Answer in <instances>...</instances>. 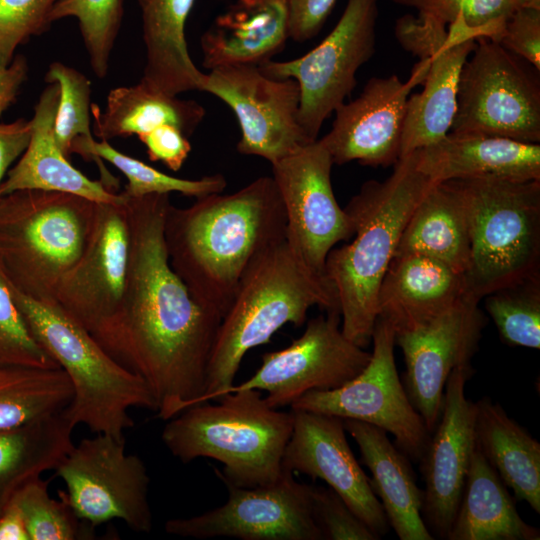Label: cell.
I'll return each mask as SVG.
<instances>
[{
	"label": "cell",
	"instance_id": "1",
	"mask_svg": "<svg viewBox=\"0 0 540 540\" xmlns=\"http://www.w3.org/2000/svg\"><path fill=\"white\" fill-rule=\"evenodd\" d=\"M126 197L130 248L125 288L114 317L92 336L146 382L157 417L169 420L204 395L222 316L201 304L169 263L164 240L169 194Z\"/></svg>",
	"mask_w": 540,
	"mask_h": 540
},
{
	"label": "cell",
	"instance_id": "2",
	"mask_svg": "<svg viewBox=\"0 0 540 540\" xmlns=\"http://www.w3.org/2000/svg\"><path fill=\"white\" fill-rule=\"evenodd\" d=\"M286 227L277 185L263 176L231 194L197 198L189 207L170 203L164 240L173 271L201 304L223 318L244 274L287 238Z\"/></svg>",
	"mask_w": 540,
	"mask_h": 540
},
{
	"label": "cell",
	"instance_id": "3",
	"mask_svg": "<svg viewBox=\"0 0 540 540\" xmlns=\"http://www.w3.org/2000/svg\"><path fill=\"white\" fill-rule=\"evenodd\" d=\"M384 181L369 180L344 210L353 239L327 255L324 273L335 290L343 334L364 348L370 344L378 316L382 280L395 256L412 211L437 182L421 173L416 154L401 157Z\"/></svg>",
	"mask_w": 540,
	"mask_h": 540
},
{
	"label": "cell",
	"instance_id": "4",
	"mask_svg": "<svg viewBox=\"0 0 540 540\" xmlns=\"http://www.w3.org/2000/svg\"><path fill=\"white\" fill-rule=\"evenodd\" d=\"M313 306L340 312L330 282L311 269L286 238L259 256L240 281L220 323L199 403L225 394L245 354L268 343L284 325H303Z\"/></svg>",
	"mask_w": 540,
	"mask_h": 540
},
{
	"label": "cell",
	"instance_id": "5",
	"mask_svg": "<svg viewBox=\"0 0 540 540\" xmlns=\"http://www.w3.org/2000/svg\"><path fill=\"white\" fill-rule=\"evenodd\" d=\"M218 403L193 405L170 418L161 439L183 463L211 458L223 464L224 484L255 487L276 481L293 429V413L270 407L261 391L221 395Z\"/></svg>",
	"mask_w": 540,
	"mask_h": 540
},
{
	"label": "cell",
	"instance_id": "6",
	"mask_svg": "<svg viewBox=\"0 0 540 540\" xmlns=\"http://www.w3.org/2000/svg\"><path fill=\"white\" fill-rule=\"evenodd\" d=\"M5 284L33 338L68 376L73 397L65 415L74 427L124 438L134 425L131 408L156 412L146 382L113 359L56 303L38 301Z\"/></svg>",
	"mask_w": 540,
	"mask_h": 540
},
{
	"label": "cell",
	"instance_id": "7",
	"mask_svg": "<svg viewBox=\"0 0 540 540\" xmlns=\"http://www.w3.org/2000/svg\"><path fill=\"white\" fill-rule=\"evenodd\" d=\"M95 208L96 202L57 191L0 196V278L28 297L55 303L86 245Z\"/></svg>",
	"mask_w": 540,
	"mask_h": 540
},
{
	"label": "cell",
	"instance_id": "8",
	"mask_svg": "<svg viewBox=\"0 0 540 540\" xmlns=\"http://www.w3.org/2000/svg\"><path fill=\"white\" fill-rule=\"evenodd\" d=\"M450 181L462 196L469 222L467 294L481 300L540 275V180L490 176Z\"/></svg>",
	"mask_w": 540,
	"mask_h": 540
},
{
	"label": "cell",
	"instance_id": "9",
	"mask_svg": "<svg viewBox=\"0 0 540 540\" xmlns=\"http://www.w3.org/2000/svg\"><path fill=\"white\" fill-rule=\"evenodd\" d=\"M449 132L539 143V70L499 43L477 39L460 73Z\"/></svg>",
	"mask_w": 540,
	"mask_h": 540
},
{
	"label": "cell",
	"instance_id": "10",
	"mask_svg": "<svg viewBox=\"0 0 540 540\" xmlns=\"http://www.w3.org/2000/svg\"><path fill=\"white\" fill-rule=\"evenodd\" d=\"M378 0H347L331 32L305 55L258 65L275 79L292 78L300 88L298 122L310 141L351 95L356 73L375 53Z\"/></svg>",
	"mask_w": 540,
	"mask_h": 540
},
{
	"label": "cell",
	"instance_id": "11",
	"mask_svg": "<svg viewBox=\"0 0 540 540\" xmlns=\"http://www.w3.org/2000/svg\"><path fill=\"white\" fill-rule=\"evenodd\" d=\"M77 518L93 528L112 520L149 533L153 518L150 477L143 460L126 452L125 438L99 433L83 438L54 469Z\"/></svg>",
	"mask_w": 540,
	"mask_h": 540
},
{
	"label": "cell",
	"instance_id": "12",
	"mask_svg": "<svg viewBox=\"0 0 540 540\" xmlns=\"http://www.w3.org/2000/svg\"><path fill=\"white\" fill-rule=\"evenodd\" d=\"M371 342L370 361L356 377L336 389L308 392L290 408L375 425L391 433L396 446L408 458L419 462L431 433L399 378L394 356L395 330L380 316Z\"/></svg>",
	"mask_w": 540,
	"mask_h": 540
},
{
	"label": "cell",
	"instance_id": "13",
	"mask_svg": "<svg viewBox=\"0 0 540 540\" xmlns=\"http://www.w3.org/2000/svg\"><path fill=\"white\" fill-rule=\"evenodd\" d=\"M226 502L188 518L169 519L165 532L208 539L323 540L312 505V485L296 481L283 469L273 483L255 487L225 484Z\"/></svg>",
	"mask_w": 540,
	"mask_h": 540
},
{
	"label": "cell",
	"instance_id": "14",
	"mask_svg": "<svg viewBox=\"0 0 540 540\" xmlns=\"http://www.w3.org/2000/svg\"><path fill=\"white\" fill-rule=\"evenodd\" d=\"M340 323L338 311L309 320L299 338L284 349L263 354L258 370L226 393L248 389L266 392V403L280 409L308 392L343 386L366 367L371 352L350 341Z\"/></svg>",
	"mask_w": 540,
	"mask_h": 540
},
{
	"label": "cell",
	"instance_id": "15",
	"mask_svg": "<svg viewBox=\"0 0 540 540\" xmlns=\"http://www.w3.org/2000/svg\"><path fill=\"white\" fill-rule=\"evenodd\" d=\"M201 91L234 112L241 131L236 146L240 154L273 165L313 142L298 122L300 88L292 78L268 77L256 65H227L210 70Z\"/></svg>",
	"mask_w": 540,
	"mask_h": 540
},
{
	"label": "cell",
	"instance_id": "16",
	"mask_svg": "<svg viewBox=\"0 0 540 540\" xmlns=\"http://www.w3.org/2000/svg\"><path fill=\"white\" fill-rule=\"evenodd\" d=\"M333 165L319 139L272 165L286 214L287 241L311 269L324 276L328 253L353 236L350 217L332 189Z\"/></svg>",
	"mask_w": 540,
	"mask_h": 540
},
{
	"label": "cell",
	"instance_id": "17",
	"mask_svg": "<svg viewBox=\"0 0 540 540\" xmlns=\"http://www.w3.org/2000/svg\"><path fill=\"white\" fill-rule=\"evenodd\" d=\"M480 300L466 294L449 310L416 329L395 333L404 355L403 386L430 433L441 415L450 373L471 367L486 317Z\"/></svg>",
	"mask_w": 540,
	"mask_h": 540
},
{
	"label": "cell",
	"instance_id": "18",
	"mask_svg": "<svg viewBox=\"0 0 540 540\" xmlns=\"http://www.w3.org/2000/svg\"><path fill=\"white\" fill-rule=\"evenodd\" d=\"M126 202L96 203L86 245L57 290L55 303L91 335L114 317L123 296L130 248Z\"/></svg>",
	"mask_w": 540,
	"mask_h": 540
},
{
	"label": "cell",
	"instance_id": "19",
	"mask_svg": "<svg viewBox=\"0 0 540 540\" xmlns=\"http://www.w3.org/2000/svg\"><path fill=\"white\" fill-rule=\"evenodd\" d=\"M429 65L430 57L420 59L406 82L395 74L372 77L357 98L337 107L330 131L319 139L334 164L388 167L397 162L407 101Z\"/></svg>",
	"mask_w": 540,
	"mask_h": 540
},
{
	"label": "cell",
	"instance_id": "20",
	"mask_svg": "<svg viewBox=\"0 0 540 540\" xmlns=\"http://www.w3.org/2000/svg\"><path fill=\"white\" fill-rule=\"evenodd\" d=\"M473 373L472 366L450 373L440 418L419 460L425 482L421 514L434 538L447 539L476 445V406L465 395Z\"/></svg>",
	"mask_w": 540,
	"mask_h": 540
},
{
	"label": "cell",
	"instance_id": "21",
	"mask_svg": "<svg viewBox=\"0 0 540 540\" xmlns=\"http://www.w3.org/2000/svg\"><path fill=\"white\" fill-rule=\"evenodd\" d=\"M291 411L293 429L283 454V469L325 481L375 535L384 536L389 523L348 444L343 419Z\"/></svg>",
	"mask_w": 540,
	"mask_h": 540
},
{
	"label": "cell",
	"instance_id": "22",
	"mask_svg": "<svg viewBox=\"0 0 540 540\" xmlns=\"http://www.w3.org/2000/svg\"><path fill=\"white\" fill-rule=\"evenodd\" d=\"M59 86L48 83L34 106L27 148L8 171L0 196L22 189H39L78 195L96 203L124 204L127 197L109 190L100 180H91L76 169L59 149L54 121Z\"/></svg>",
	"mask_w": 540,
	"mask_h": 540
},
{
	"label": "cell",
	"instance_id": "23",
	"mask_svg": "<svg viewBox=\"0 0 540 540\" xmlns=\"http://www.w3.org/2000/svg\"><path fill=\"white\" fill-rule=\"evenodd\" d=\"M466 294L464 275L446 264L420 254L395 255L378 292V316L395 333L409 331L440 316Z\"/></svg>",
	"mask_w": 540,
	"mask_h": 540
},
{
	"label": "cell",
	"instance_id": "24",
	"mask_svg": "<svg viewBox=\"0 0 540 540\" xmlns=\"http://www.w3.org/2000/svg\"><path fill=\"white\" fill-rule=\"evenodd\" d=\"M417 169L434 182L499 177L540 180V144L449 132L415 151Z\"/></svg>",
	"mask_w": 540,
	"mask_h": 540
},
{
	"label": "cell",
	"instance_id": "25",
	"mask_svg": "<svg viewBox=\"0 0 540 540\" xmlns=\"http://www.w3.org/2000/svg\"><path fill=\"white\" fill-rule=\"evenodd\" d=\"M288 38V0H237L201 36L202 65L258 66L280 53Z\"/></svg>",
	"mask_w": 540,
	"mask_h": 540
},
{
	"label": "cell",
	"instance_id": "26",
	"mask_svg": "<svg viewBox=\"0 0 540 540\" xmlns=\"http://www.w3.org/2000/svg\"><path fill=\"white\" fill-rule=\"evenodd\" d=\"M343 424L358 445L362 462L372 475L371 489L398 538L435 539L422 518L423 490L416 483L409 458L391 443L385 430L354 419H343Z\"/></svg>",
	"mask_w": 540,
	"mask_h": 540
},
{
	"label": "cell",
	"instance_id": "27",
	"mask_svg": "<svg viewBox=\"0 0 540 540\" xmlns=\"http://www.w3.org/2000/svg\"><path fill=\"white\" fill-rule=\"evenodd\" d=\"M195 0H137L145 66L140 82L168 95L201 91L205 73L193 63L185 26Z\"/></svg>",
	"mask_w": 540,
	"mask_h": 540
},
{
	"label": "cell",
	"instance_id": "28",
	"mask_svg": "<svg viewBox=\"0 0 540 540\" xmlns=\"http://www.w3.org/2000/svg\"><path fill=\"white\" fill-rule=\"evenodd\" d=\"M475 443L515 500L540 513V443L489 397L475 402Z\"/></svg>",
	"mask_w": 540,
	"mask_h": 540
},
{
	"label": "cell",
	"instance_id": "29",
	"mask_svg": "<svg viewBox=\"0 0 540 540\" xmlns=\"http://www.w3.org/2000/svg\"><path fill=\"white\" fill-rule=\"evenodd\" d=\"M470 252L469 222L462 196L453 181L437 182L412 211L395 255H425L464 275Z\"/></svg>",
	"mask_w": 540,
	"mask_h": 540
},
{
	"label": "cell",
	"instance_id": "30",
	"mask_svg": "<svg viewBox=\"0 0 540 540\" xmlns=\"http://www.w3.org/2000/svg\"><path fill=\"white\" fill-rule=\"evenodd\" d=\"M539 539V529L521 518L515 498L475 445L447 540Z\"/></svg>",
	"mask_w": 540,
	"mask_h": 540
},
{
	"label": "cell",
	"instance_id": "31",
	"mask_svg": "<svg viewBox=\"0 0 540 540\" xmlns=\"http://www.w3.org/2000/svg\"><path fill=\"white\" fill-rule=\"evenodd\" d=\"M476 40L449 41L430 56L423 89L409 96L399 158L436 143L450 131L464 63Z\"/></svg>",
	"mask_w": 540,
	"mask_h": 540
},
{
	"label": "cell",
	"instance_id": "32",
	"mask_svg": "<svg viewBox=\"0 0 540 540\" xmlns=\"http://www.w3.org/2000/svg\"><path fill=\"white\" fill-rule=\"evenodd\" d=\"M205 114L197 101L151 90L140 81L110 90L104 110L91 104L92 131L99 140L106 141L139 137L165 124L179 128L189 138Z\"/></svg>",
	"mask_w": 540,
	"mask_h": 540
},
{
	"label": "cell",
	"instance_id": "33",
	"mask_svg": "<svg viewBox=\"0 0 540 540\" xmlns=\"http://www.w3.org/2000/svg\"><path fill=\"white\" fill-rule=\"evenodd\" d=\"M74 428L64 409L21 426L0 429V516L26 483L58 466L74 445Z\"/></svg>",
	"mask_w": 540,
	"mask_h": 540
},
{
	"label": "cell",
	"instance_id": "34",
	"mask_svg": "<svg viewBox=\"0 0 540 540\" xmlns=\"http://www.w3.org/2000/svg\"><path fill=\"white\" fill-rule=\"evenodd\" d=\"M73 153L80 155L86 161L94 162L101 174L100 181L109 190L117 192L119 180L109 172L103 160L112 164L127 179L122 192L128 197L178 192L197 199L209 194L222 193L227 185L222 174L204 176L200 179H183L168 175L118 151L106 140L97 141L94 138L75 140L71 146V154Z\"/></svg>",
	"mask_w": 540,
	"mask_h": 540
},
{
	"label": "cell",
	"instance_id": "35",
	"mask_svg": "<svg viewBox=\"0 0 540 540\" xmlns=\"http://www.w3.org/2000/svg\"><path fill=\"white\" fill-rule=\"evenodd\" d=\"M72 397L71 383L60 367L0 363V429L58 413Z\"/></svg>",
	"mask_w": 540,
	"mask_h": 540
},
{
	"label": "cell",
	"instance_id": "36",
	"mask_svg": "<svg viewBox=\"0 0 540 540\" xmlns=\"http://www.w3.org/2000/svg\"><path fill=\"white\" fill-rule=\"evenodd\" d=\"M418 16L448 26L450 41L488 38L497 41L507 19L522 0H392Z\"/></svg>",
	"mask_w": 540,
	"mask_h": 540
},
{
	"label": "cell",
	"instance_id": "37",
	"mask_svg": "<svg viewBox=\"0 0 540 540\" xmlns=\"http://www.w3.org/2000/svg\"><path fill=\"white\" fill-rule=\"evenodd\" d=\"M483 299L505 344L540 349V275L498 288Z\"/></svg>",
	"mask_w": 540,
	"mask_h": 540
},
{
	"label": "cell",
	"instance_id": "38",
	"mask_svg": "<svg viewBox=\"0 0 540 540\" xmlns=\"http://www.w3.org/2000/svg\"><path fill=\"white\" fill-rule=\"evenodd\" d=\"M123 15L124 0H58L50 21L77 20L91 70L102 79L109 71Z\"/></svg>",
	"mask_w": 540,
	"mask_h": 540
},
{
	"label": "cell",
	"instance_id": "39",
	"mask_svg": "<svg viewBox=\"0 0 540 540\" xmlns=\"http://www.w3.org/2000/svg\"><path fill=\"white\" fill-rule=\"evenodd\" d=\"M49 481L41 477L26 483L12 502L20 510L30 540H75L93 538V527L80 521L61 490L59 499L48 492ZM90 526V525H89Z\"/></svg>",
	"mask_w": 540,
	"mask_h": 540
},
{
	"label": "cell",
	"instance_id": "40",
	"mask_svg": "<svg viewBox=\"0 0 540 540\" xmlns=\"http://www.w3.org/2000/svg\"><path fill=\"white\" fill-rule=\"evenodd\" d=\"M44 81L57 83L59 102L54 121L55 141L69 159L77 139L89 140L91 129V82L86 75L61 62H52Z\"/></svg>",
	"mask_w": 540,
	"mask_h": 540
},
{
	"label": "cell",
	"instance_id": "41",
	"mask_svg": "<svg viewBox=\"0 0 540 540\" xmlns=\"http://www.w3.org/2000/svg\"><path fill=\"white\" fill-rule=\"evenodd\" d=\"M58 0H0V67L11 63L17 48L52 25Z\"/></svg>",
	"mask_w": 540,
	"mask_h": 540
},
{
	"label": "cell",
	"instance_id": "42",
	"mask_svg": "<svg viewBox=\"0 0 540 540\" xmlns=\"http://www.w3.org/2000/svg\"><path fill=\"white\" fill-rule=\"evenodd\" d=\"M0 363L59 367L31 335L11 294L0 278Z\"/></svg>",
	"mask_w": 540,
	"mask_h": 540
},
{
	"label": "cell",
	"instance_id": "43",
	"mask_svg": "<svg viewBox=\"0 0 540 540\" xmlns=\"http://www.w3.org/2000/svg\"><path fill=\"white\" fill-rule=\"evenodd\" d=\"M312 505L314 517L323 539H380L330 487L313 486Z\"/></svg>",
	"mask_w": 540,
	"mask_h": 540
},
{
	"label": "cell",
	"instance_id": "44",
	"mask_svg": "<svg viewBox=\"0 0 540 540\" xmlns=\"http://www.w3.org/2000/svg\"><path fill=\"white\" fill-rule=\"evenodd\" d=\"M496 42L540 71V9L517 8Z\"/></svg>",
	"mask_w": 540,
	"mask_h": 540
},
{
	"label": "cell",
	"instance_id": "45",
	"mask_svg": "<svg viewBox=\"0 0 540 540\" xmlns=\"http://www.w3.org/2000/svg\"><path fill=\"white\" fill-rule=\"evenodd\" d=\"M395 37L406 51L425 59L445 45L448 29L432 19L406 14L396 21Z\"/></svg>",
	"mask_w": 540,
	"mask_h": 540
},
{
	"label": "cell",
	"instance_id": "46",
	"mask_svg": "<svg viewBox=\"0 0 540 540\" xmlns=\"http://www.w3.org/2000/svg\"><path fill=\"white\" fill-rule=\"evenodd\" d=\"M138 139L145 145L151 161H161L172 171L182 168L192 150L188 137L169 124L158 126Z\"/></svg>",
	"mask_w": 540,
	"mask_h": 540
},
{
	"label": "cell",
	"instance_id": "47",
	"mask_svg": "<svg viewBox=\"0 0 540 540\" xmlns=\"http://www.w3.org/2000/svg\"><path fill=\"white\" fill-rule=\"evenodd\" d=\"M337 0H288L289 37L297 42L314 38Z\"/></svg>",
	"mask_w": 540,
	"mask_h": 540
},
{
	"label": "cell",
	"instance_id": "48",
	"mask_svg": "<svg viewBox=\"0 0 540 540\" xmlns=\"http://www.w3.org/2000/svg\"><path fill=\"white\" fill-rule=\"evenodd\" d=\"M30 135V120L20 118L0 124V187L10 167L27 148Z\"/></svg>",
	"mask_w": 540,
	"mask_h": 540
},
{
	"label": "cell",
	"instance_id": "49",
	"mask_svg": "<svg viewBox=\"0 0 540 540\" xmlns=\"http://www.w3.org/2000/svg\"><path fill=\"white\" fill-rule=\"evenodd\" d=\"M28 71V61L21 54L15 55L9 65L0 67V117L15 102Z\"/></svg>",
	"mask_w": 540,
	"mask_h": 540
},
{
	"label": "cell",
	"instance_id": "50",
	"mask_svg": "<svg viewBox=\"0 0 540 540\" xmlns=\"http://www.w3.org/2000/svg\"><path fill=\"white\" fill-rule=\"evenodd\" d=\"M0 540H30L22 514L13 502L0 516Z\"/></svg>",
	"mask_w": 540,
	"mask_h": 540
}]
</instances>
